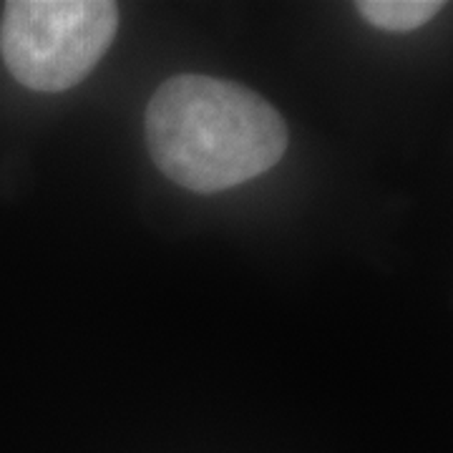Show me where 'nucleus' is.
Returning a JSON list of instances; mask_svg holds the SVG:
<instances>
[{"label":"nucleus","mask_w":453,"mask_h":453,"mask_svg":"<svg viewBox=\"0 0 453 453\" xmlns=\"http://www.w3.org/2000/svg\"><path fill=\"white\" fill-rule=\"evenodd\" d=\"M144 136L164 177L199 195L262 177L288 149L285 119L270 101L204 73H179L154 91Z\"/></svg>","instance_id":"nucleus-1"},{"label":"nucleus","mask_w":453,"mask_h":453,"mask_svg":"<svg viewBox=\"0 0 453 453\" xmlns=\"http://www.w3.org/2000/svg\"><path fill=\"white\" fill-rule=\"evenodd\" d=\"M116 31L111 0H11L0 18V56L20 86L61 94L96 68Z\"/></svg>","instance_id":"nucleus-2"},{"label":"nucleus","mask_w":453,"mask_h":453,"mask_svg":"<svg viewBox=\"0 0 453 453\" xmlns=\"http://www.w3.org/2000/svg\"><path fill=\"white\" fill-rule=\"evenodd\" d=\"M363 20L380 31L408 33L423 28L446 8L441 0H363L356 3Z\"/></svg>","instance_id":"nucleus-3"}]
</instances>
